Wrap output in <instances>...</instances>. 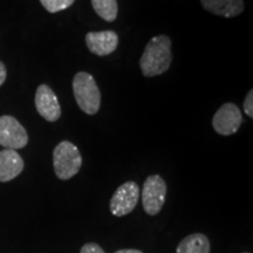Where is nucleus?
<instances>
[{"label":"nucleus","mask_w":253,"mask_h":253,"mask_svg":"<svg viewBox=\"0 0 253 253\" xmlns=\"http://www.w3.org/2000/svg\"><path fill=\"white\" fill-rule=\"evenodd\" d=\"M171 62V39L166 34H161L147 43L141 56L140 67L144 77L153 78L166 73Z\"/></svg>","instance_id":"obj_1"},{"label":"nucleus","mask_w":253,"mask_h":253,"mask_svg":"<svg viewBox=\"0 0 253 253\" xmlns=\"http://www.w3.org/2000/svg\"><path fill=\"white\" fill-rule=\"evenodd\" d=\"M73 94L79 108L87 115H95L101 106V93L96 81L87 72H79L73 79Z\"/></svg>","instance_id":"obj_2"},{"label":"nucleus","mask_w":253,"mask_h":253,"mask_svg":"<svg viewBox=\"0 0 253 253\" xmlns=\"http://www.w3.org/2000/svg\"><path fill=\"white\" fill-rule=\"evenodd\" d=\"M82 156L75 144L69 141H62L53 151V167L55 175L61 181H67L80 171Z\"/></svg>","instance_id":"obj_3"},{"label":"nucleus","mask_w":253,"mask_h":253,"mask_svg":"<svg viewBox=\"0 0 253 253\" xmlns=\"http://www.w3.org/2000/svg\"><path fill=\"white\" fill-rule=\"evenodd\" d=\"M167 184L160 175H151L144 181L142 189V205L144 211L150 216H155L162 210L166 203Z\"/></svg>","instance_id":"obj_4"},{"label":"nucleus","mask_w":253,"mask_h":253,"mask_svg":"<svg viewBox=\"0 0 253 253\" xmlns=\"http://www.w3.org/2000/svg\"><path fill=\"white\" fill-rule=\"evenodd\" d=\"M28 143V134L13 116H0V145L5 149H23Z\"/></svg>","instance_id":"obj_5"},{"label":"nucleus","mask_w":253,"mask_h":253,"mask_svg":"<svg viewBox=\"0 0 253 253\" xmlns=\"http://www.w3.org/2000/svg\"><path fill=\"white\" fill-rule=\"evenodd\" d=\"M140 198V186L135 182H126L120 185L110 199V212L116 217L130 213Z\"/></svg>","instance_id":"obj_6"},{"label":"nucleus","mask_w":253,"mask_h":253,"mask_svg":"<svg viewBox=\"0 0 253 253\" xmlns=\"http://www.w3.org/2000/svg\"><path fill=\"white\" fill-rule=\"evenodd\" d=\"M243 123V115L235 103H224L217 110L212 119V126L217 134L230 136L239 130Z\"/></svg>","instance_id":"obj_7"},{"label":"nucleus","mask_w":253,"mask_h":253,"mask_svg":"<svg viewBox=\"0 0 253 253\" xmlns=\"http://www.w3.org/2000/svg\"><path fill=\"white\" fill-rule=\"evenodd\" d=\"M37 112L42 119L48 122H56L61 116V107H60L58 96L47 84H40L36 93Z\"/></svg>","instance_id":"obj_8"},{"label":"nucleus","mask_w":253,"mask_h":253,"mask_svg":"<svg viewBox=\"0 0 253 253\" xmlns=\"http://www.w3.org/2000/svg\"><path fill=\"white\" fill-rule=\"evenodd\" d=\"M86 45L89 52L95 55H109L118 48L119 36L114 31L89 32L86 34Z\"/></svg>","instance_id":"obj_9"},{"label":"nucleus","mask_w":253,"mask_h":253,"mask_svg":"<svg viewBox=\"0 0 253 253\" xmlns=\"http://www.w3.org/2000/svg\"><path fill=\"white\" fill-rule=\"evenodd\" d=\"M23 170L24 160L17 151L12 149L0 151V182L12 181L20 175Z\"/></svg>","instance_id":"obj_10"},{"label":"nucleus","mask_w":253,"mask_h":253,"mask_svg":"<svg viewBox=\"0 0 253 253\" xmlns=\"http://www.w3.org/2000/svg\"><path fill=\"white\" fill-rule=\"evenodd\" d=\"M204 9L224 18L237 17L244 11L243 0H201Z\"/></svg>","instance_id":"obj_11"},{"label":"nucleus","mask_w":253,"mask_h":253,"mask_svg":"<svg viewBox=\"0 0 253 253\" xmlns=\"http://www.w3.org/2000/svg\"><path fill=\"white\" fill-rule=\"evenodd\" d=\"M210 240L203 233H192L181 240L177 253H210Z\"/></svg>","instance_id":"obj_12"},{"label":"nucleus","mask_w":253,"mask_h":253,"mask_svg":"<svg viewBox=\"0 0 253 253\" xmlns=\"http://www.w3.org/2000/svg\"><path fill=\"white\" fill-rule=\"evenodd\" d=\"M91 5L96 14L108 23L118 18V0H91Z\"/></svg>","instance_id":"obj_13"},{"label":"nucleus","mask_w":253,"mask_h":253,"mask_svg":"<svg viewBox=\"0 0 253 253\" xmlns=\"http://www.w3.org/2000/svg\"><path fill=\"white\" fill-rule=\"evenodd\" d=\"M74 1L75 0H40L41 5L49 13H56V12L71 7L74 4Z\"/></svg>","instance_id":"obj_14"},{"label":"nucleus","mask_w":253,"mask_h":253,"mask_svg":"<svg viewBox=\"0 0 253 253\" xmlns=\"http://www.w3.org/2000/svg\"><path fill=\"white\" fill-rule=\"evenodd\" d=\"M244 112L249 118H253V90L251 89L244 100Z\"/></svg>","instance_id":"obj_15"},{"label":"nucleus","mask_w":253,"mask_h":253,"mask_svg":"<svg viewBox=\"0 0 253 253\" xmlns=\"http://www.w3.org/2000/svg\"><path fill=\"white\" fill-rule=\"evenodd\" d=\"M80 253H106L103 251V249L100 245H97L96 243H87L82 246Z\"/></svg>","instance_id":"obj_16"},{"label":"nucleus","mask_w":253,"mask_h":253,"mask_svg":"<svg viewBox=\"0 0 253 253\" xmlns=\"http://www.w3.org/2000/svg\"><path fill=\"white\" fill-rule=\"evenodd\" d=\"M6 77H7V71H6V67H5L4 63L0 61V87L4 84Z\"/></svg>","instance_id":"obj_17"},{"label":"nucleus","mask_w":253,"mask_h":253,"mask_svg":"<svg viewBox=\"0 0 253 253\" xmlns=\"http://www.w3.org/2000/svg\"><path fill=\"white\" fill-rule=\"evenodd\" d=\"M115 253H143L140 250H132V249H126V250H119Z\"/></svg>","instance_id":"obj_18"}]
</instances>
